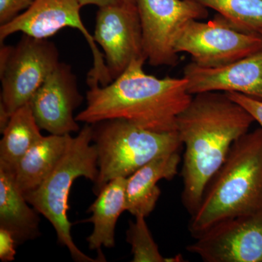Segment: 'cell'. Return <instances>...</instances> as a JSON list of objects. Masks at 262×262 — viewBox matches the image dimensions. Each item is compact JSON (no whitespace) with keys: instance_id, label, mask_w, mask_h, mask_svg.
Instances as JSON below:
<instances>
[{"instance_id":"cell-4","label":"cell","mask_w":262,"mask_h":262,"mask_svg":"<svg viewBox=\"0 0 262 262\" xmlns=\"http://www.w3.org/2000/svg\"><path fill=\"white\" fill-rule=\"evenodd\" d=\"M93 143V125L85 124L78 135L72 137L56 168L34 190L24 194L27 202L51 222L58 243L70 251L74 261L97 262L76 246L69 220V196L75 179L80 177L94 183L98 175V155Z\"/></svg>"},{"instance_id":"cell-21","label":"cell","mask_w":262,"mask_h":262,"mask_svg":"<svg viewBox=\"0 0 262 262\" xmlns=\"http://www.w3.org/2000/svg\"><path fill=\"white\" fill-rule=\"evenodd\" d=\"M34 0H0V26L9 23L22 11L30 8Z\"/></svg>"},{"instance_id":"cell-26","label":"cell","mask_w":262,"mask_h":262,"mask_svg":"<svg viewBox=\"0 0 262 262\" xmlns=\"http://www.w3.org/2000/svg\"><path fill=\"white\" fill-rule=\"evenodd\" d=\"M258 34H259L260 36L262 37V30L260 31L259 32H258Z\"/></svg>"},{"instance_id":"cell-7","label":"cell","mask_w":262,"mask_h":262,"mask_svg":"<svg viewBox=\"0 0 262 262\" xmlns=\"http://www.w3.org/2000/svg\"><path fill=\"white\" fill-rule=\"evenodd\" d=\"M177 53L190 55L201 67L227 64L262 50V37L239 29L217 14L208 22L191 20L179 34Z\"/></svg>"},{"instance_id":"cell-20","label":"cell","mask_w":262,"mask_h":262,"mask_svg":"<svg viewBox=\"0 0 262 262\" xmlns=\"http://www.w3.org/2000/svg\"><path fill=\"white\" fill-rule=\"evenodd\" d=\"M135 222H130L126 232L127 242L130 245L133 262H166L155 243L145 216L136 215Z\"/></svg>"},{"instance_id":"cell-3","label":"cell","mask_w":262,"mask_h":262,"mask_svg":"<svg viewBox=\"0 0 262 262\" xmlns=\"http://www.w3.org/2000/svg\"><path fill=\"white\" fill-rule=\"evenodd\" d=\"M262 210V129L234 143L189 221L192 237L227 219Z\"/></svg>"},{"instance_id":"cell-15","label":"cell","mask_w":262,"mask_h":262,"mask_svg":"<svg viewBox=\"0 0 262 262\" xmlns=\"http://www.w3.org/2000/svg\"><path fill=\"white\" fill-rule=\"evenodd\" d=\"M19 189L14 171L0 165V228L9 231L17 245L40 235L39 214Z\"/></svg>"},{"instance_id":"cell-18","label":"cell","mask_w":262,"mask_h":262,"mask_svg":"<svg viewBox=\"0 0 262 262\" xmlns=\"http://www.w3.org/2000/svg\"><path fill=\"white\" fill-rule=\"evenodd\" d=\"M40 130L29 103L15 110L2 133L0 165L15 171L26 153L43 137Z\"/></svg>"},{"instance_id":"cell-22","label":"cell","mask_w":262,"mask_h":262,"mask_svg":"<svg viewBox=\"0 0 262 262\" xmlns=\"http://www.w3.org/2000/svg\"><path fill=\"white\" fill-rule=\"evenodd\" d=\"M229 98L238 103L249 113L254 121L259 124L262 129V100L245 96L238 93H225Z\"/></svg>"},{"instance_id":"cell-1","label":"cell","mask_w":262,"mask_h":262,"mask_svg":"<svg viewBox=\"0 0 262 262\" xmlns=\"http://www.w3.org/2000/svg\"><path fill=\"white\" fill-rule=\"evenodd\" d=\"M253 122L241 105L221 92L194 95L179 115L177 131L185 147L182 201L190 215L234 143L249 131Z\"/></svg>"},{"instance_id":"cell-23","label":"cell","mask_w":262,"mask_h":262,"mask_svg":"<svg viewBox=\"0 0 262 262\" xmlns=\"http://www.w3.org/2000/svg\"><path fill=\"white\" fill-rule=\"evenodd\" d=\"M14 237L9 231L0 228V260L3 262L14 261L16 246Z\"/></svg>"},{"instance_id":"cell-8","label":"cell","mask_w":262,"mask_h":262,"mask_svg":"<svg viewBox=\"0 0 262 262\" xmlns=\"http://www.w3.org/2000/svg\"><path fill=\"white\" fill-rule=\"evenodd\" d=\"M79 0H34L30 8L9 23L0 26V42L17 32L37 39H48L61 29L70 27L82 33L94 57V67L88 75V84L106 86L113 82L104 56L98 49L94 35L82 22Z\"/></svg>"},{"instance_id":"cell-13","label":"cell","mask_w":262,"mask_h":262,"mask_svg":"<svg viewBox=\"0 0 262 262\" xmlns=\"http://www.w3.org/2000/svg\"><path fill=\"white\" fill-rule=\"evenodd\" d=\"M187 90L203 93H238L262 100V50L218 67H201L191 62L184 69Z\"/></svg>"},{"instance_id":"cell-24","label":"cell","mask_w":262,"mask_h":262,"mask_svg":"<svg viewBox=\"0 0 262 262\" xmlns=\"http://www.w3.org/2000/svg\"><path fill=\"white\" fill-rule=\"evenodd\" d=\"M121 1L122 0H79L82 7L89 5H94L98 6V8L117 4Z\"/></svg>"},{"instance_id":"cell-12","label":"cell","mask_w":262,"mask_h":262,"mask_svg":"<svg viewBox=\"0 0 262 262\" xmlns=\"http://www.w3.org/2000/svg\"><path fill=\"white\" fill-rule=\"evenodd\" d=\"M70 65L60 62L29 101L38 125L53 135L80 130L74 112L82 102Z\"/></svg>"},{"instance_id":"cell-11","label":"cell","mask_w":262,"mask_h":262,"mask_svg":"<svg viewBox=\"0 0 262 262\" xmlns=\"http://www.w3.org/2000/svg\"><path fill=\"white\" fill-rule=\"evenodd\" d=\"M95 42L102 48L112 80L121 75L133 60L146 58L136 5L117 4L99 8L96 14Z\"/></svg>"},{"instance_id":"cell-2","label":"cell","mask_w":262,"mask_h":262,"mask_svg":"<svg viewBox=\"0 0 262 262\" xmlns=\"http://www.w3.org/2000/svg\"><path fill=\"white\" fill-rule=\"evenodd\" d=\"M145 58H136L106 86H89L87 105L75 117L77 122L97 123L122 119L147 130L177 131L179 115L193 97L184 77L158 78L144 70Z\"/></svg>"},{"instance_id":"cell-25","label":"cell","mask_w":262,"mask_h":262,"mask_svg":"<svg viewBox=\"0 0 262 262\" xmlns=\"http://www.w3.org/2000/svg\"><path fill=\"white\" fill-rule=\"evenodd\" d=\"M122 2L125 4L136 5V0H122Z\"/></svg>"},{"instance_id":"cell-17","label":"cell","mask_w":262,"mask_h":262,"mask_svg":"<svg viewBox=\"0 0 262 262\" xmlns=\"http://www.w3.org/2000/svg\"><path fill=\"white\" fill-rule=\"evenodd\" d=\"M68 135L43 136L20 160L15 169V179L24 194L37 189L56 168L68 147Z\"/></svg>"},{"instance_id":"cell-14","label":"cell","mask_w":262,"mask_h":262,"mask_svg":"<svg viewBox=\"0 0 262 262\" xmlns=\"http://www.w3.org/2000/svg\"><path fill=\"white\" fill-rule=\"evenodd\" d=\"M181 156L179 151L158 157L146 163L130 177L125 184L126 211L136 216H148L156 207L161 190L160 181L171 180L178 173Z\"/></svg>"},{"instance_id":"cell-16","label":"cell","mask_w":262,"mask_h":262,"mask_svg":"<svg viewBox=\"0 0 262 262\" xmlns=\"http://www.w3.org/2000/svg\"><path fill=\"white\" fill-rule=\"evenodd\" d=\"M126 178L110 181L97 194L96 201L89 207L92 215L84 222L94 224V230L87 238L90 250L115 246V228L117 220L125 208Z\"/></svg>"},{"instance_id":"cell-9","label":"cell","mask_w":262,"mask_h":262,"mask_svg":"<svg viewBox=\"0 0 262 262\" xmlns=\"http://www.w3.org/2000/svg\"><path fill=\"white\" fill-rule=\"evenodd\" d=\"M136 7L144 55L153 67L177 64L175 46L182 29L208 15L206 8L192 0H136Z\"/></svg>"},{"instance_id":"cell-10","label":"cell","mask_w":262,"mask_h":262,"mask_svg":"<svg viewBox=\"0 0 262 262\" xmlns=\"http://www.w3.org/2000/svg\"><path fill=\"white\" fill-rule=\"evenodd\" d=\"M187 250L205 262H262V210L215 224Z\"/></svg>"},{"instance_id":"cell-6","label":"cell","mask_w":262,"mask_h":262,"mask_svg":"<svg viewBox=\"0 0 262 262\" xmlns=\"http://www.w3.org/2000/svg\"><path fill=\"white\" fill-rule=\"evenodd\" d=\"M60 63L56 44L23 34L15 46L1 45L0 103L12 115L27 104Z\"/></svg>"},{"instance_id":"cell-5","label":"cell","mask_w":262,"mask_h":262,"mask_svg":"<svg viewBox=\"0 0 262 262\" xmlns=\"http://www.w3.org/2000/svg\"><path fill=\"white\" fill-rule=\"evenodd\" d=\"M92 125L98 155V175L94 183L96 195L110 181L127 178L155 158L179 151L182 145L177 131L157 132L122 119Z\"/></svg>"},{"instance_id":"cell-19","label":"cell","mask_w":262,"mask_h":262,"mask_svg":"<svg viewBox=\"0 0 262 262\" xmlns=\"http://www.w3.org/2000/svg\"><path fill=\"white\" fill-rule=\"evenodd\" d=\"M236 27L248 32L258 34L262 30V0H192Z\"/></svg>"}]
</instances>
